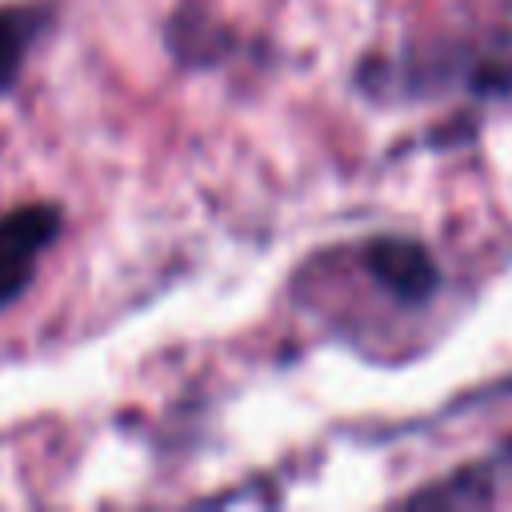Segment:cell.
Instances as JSON below:
<instances>
[{
	"label": "cell",
	"instance_id": "6da1fadb",
	"mask_svg": "<svg viewBox=\"0 0 512 512\" xmlns=\"http://www.w3.org/2000/svg\"><path fill=\"white\" fill-rule=\"evenodd\" d=\"M384 72H392V80L408 76L412 88L456 84L488 96L512 92V0H496V12L480 36H444L408 52L404 64H384Z\"/></svg>",
	"mask_w": 512,
	"mask_h": 512
},
{
	"label": "cell",
	"instance_id": "7a4b0ae2",
	"mask_svg": "<svg viewBox=\"0 0 512 512\" xmlns=\"http://www.w3.org/2000/svg\"><path fill=\"white\" fill-rule=\"evenodd\" d=\"M360 264L368 280L388 292L400 308H420L440 288L436 256L412 236H372L368 244H360Z\"/></svg>",
	"mask_w": 512,
	"mask_h": 512
},
{
	"label": "cell",
	"instance_id": "3957f363",
	"mask_svg": "<svg viewBox=\"0 0 512 512\" xmlns=\"http://www.w3.org/2000/svg\"><path fill=\"white\" fill-rule=\"evenodd\" d=\"M60 232L56 204H20L0 216V312L32 284L40 252Z\"/></svg>",
	"mask_w": 512,
	"mask_h": 512
},
{
	"label": "cell",
	"instance_id": "277c9868",
	"mask_svg": "<svg viewBox=\"0 0 512 512\" xmlns=\"http://www.w3.org/2000/svg\"><path fill=\"white\" fill-rule=\"evenodd\" d=\"M52 24V4L44 0H8L0 4V96L16 88L24 76V64L40 36Z\"/></svg>",
	"mask_w": 512,
	"mask_h": 512
},
{
	"label": "cell",
	"instance_id": "5b68a950",
	"mask_svg": "<svg viewBox=\"0 0 512 512\" xmlns=\"http://www.w3.org/2000/svg\"><path fill=\"white\" fill-rule=\"evenodd\" d=\"M500 460H512V444H508V448H504V452H500Z\"/></svg>",
	"mask_w": 512,
	"mask_h": 512
}]
</instances>
